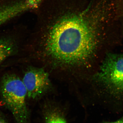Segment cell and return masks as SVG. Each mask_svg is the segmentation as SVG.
Segmentation results:
<instances>
[{"label":"cell","mask_w":123,"mask_h":123,"mask_svg":"<svg viewBox=\"0 0 123 123\" xmlns=\"http://www.w3.org/2000/svg\"><path fill=\"white\" fill-rule=\"evenodd\" d=\"M0 123H8L4 116L0 112Z\"/></svg>","instance_id":"cell-7"},{"label":"cell","mask_w":123,"mask_h":123,"mask_svg":"<svg viewBox=\"0 0 123 123\" xmlns=\"http://www.w3.org/2000/svg\"><path fill=\"white\" fill-rule=\"evenodd\" d=\"M0 91L3 102L15 123H29L26 102L27 92L22 80L13 74L6 75L1 81Z\"/></svg>","instance_id":"cell-3"},{"label":"cell","mask_w":123,"mask_h":123,"mask_svg":"<svg viewBox=\"0 0 123 123\" xmlns=\"http://www.w3.org/2000/svg\"><path fill=\"white\" fill-rule=\"evenodd\" d=\"M45 123H68L60 111L55 108L47 110L44 114Z\"/></svg>","instance_id":"cell-5"},{"label":"cell","mask_w":123,"mask_h":123,"mask_svg":"<svg viewBox=\"0 0 123 123\" xmlns=\"http://www.w3.org/2000/svg\"><path fill=\"white\" fill-rule=\"evenodd\" d=\"M22 81L29 98L35 99L47 90L50 85L48 74L42 68H31L25 73Z\"/></svg>","instance_id":"cell-4"},{"label":"cell","mask_w":123,"mask_h":123,"mask_svg":"<svg viewBox=\"0 0 123 123\" xmlns=\"http://www.w3.org/2000/svg\"><path fill=\"white\" fill-rule=\"evenodd\" d=\"M104 123H123V117L117 121L111 122H106Z\"/></svg>","instance_id":"cell-8"},{"label":"cell","mask_w":123,"mask_h":123,"mask_svg":"<svg viewBox=\"0 0 123 123\" xmlns=\"http://www.w3.org/2000/svg\"><path fill=\"white\" fill-rule=\"evenodd\" d=\"M92 79L105 102L123 106V52L106 53Z\"/></svg>","instance_id":"cell-2"},{"label":"cell","mask_w":123,"mask_h":123,"mask_svg":"<svg viewBox=\"0 0 123 123\" xmlns=\"http://www.w3.org/2000/svg\"><path fill=\"white\" fill-rule=\"evenodd\" d=\"M103 0H45L37 11L38 44L55 62L85 65L111 51Z\"/></svg>","instance_id":"cell-1"},{"label":"cell","mask_w":123,"mask_h":123,"mask_svg":"<svg viewBox=\"0 0 123 123\" xmlns=\"http://www.w3.org/2000/svg\"><path fill=\"white\" fill-rule=\"evenodd\" d=\"M15 47L11 41L0 40V64L13 53Z\"/></svg>","instance_id":"cell-6"}]
</instances>
